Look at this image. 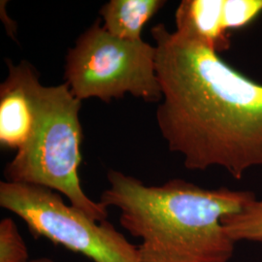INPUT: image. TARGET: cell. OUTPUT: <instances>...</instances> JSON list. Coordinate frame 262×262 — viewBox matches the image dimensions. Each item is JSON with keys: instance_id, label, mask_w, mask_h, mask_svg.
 Instances as JSON below:
<instances>
[{"instance_id": "obj_12", "label": "cell", "mask_w": 262, "mask_h": 262, "mask_svg": "<svg viewBox=\"0 0 262 262\" xmlns=\"http://www.w3.org/2000/svg\"><path fill=\"white\" fill-rule=\"evenodd\" d=\"M28 262H56L51 258L48 257H40V258H35V259H29Z\"/></svg>"}, {"instance_id": "obj_2", "label": "cell", "mask_w": 262, "mask_h": 262, "mask_svg": "<svg viewBox=\"0 0 262 262\" xmlns=\"http://www.w3.org/2000/svg\"><path fill=\"white\" fill-rule=\"evenodd\" d=\"M100 201L120 211V224L133 237L142 262H227L234 242L223 220L253 198L250 190L208 189L181 179L146 186L121 171L107 174Z\"/></svg>"}, {"instance_id": "obj_4", "label": "cell", "mask_w": 262, "mask_h": 262, "mask_svg": "<svg viewBox=\"0 0 262 262\" xmlns=\"http://www.w3.org/2000/svg\"><path fill=\"white\" fill-rule=\"evenodd\" d=\"M64 80L70 92L81 101L98 98L110 102L126 94L147 102L162 99L156 45L144 40L116 37L100 26V19L69 49Z\"/></svg>"}, {"instance_id": "obj_8", "label": "cell", "mask_w": 262, "mask_h": 262, "mask_svg": "<svg viewBox=\"0 0 262 262\" xmlns=\"http://www.w3.org/2000/svg\"><path fill=\"white\" fill-rule=\"evenodd\" d=\"M164 0H111L102 6L103 28L114 36L128 41H141L142 30L159 10Z\"/></svg>"}, {"instance_id": "obj_3", "label": "cell", "mask_w": 262, "mask_h": 262, "mask_svg": "<svg viewBox=\"0 0 262 262\" xmlns=\"http://www.w3.org/2000/svg\"><path fill=\"white\" fill-rule=\"evenodd\" d=\"M82 101L68 85L45 86L40 94L37 127L28 145L4 169L7 182L36 185L62 193L72 206L97 222L107 221L108 208L84 193L78 168L82 162Z\"/></svg>"}, {"instance_id": "obj_6", "label": "cell", "mask_w": 262, "mask_h": 262, "mask_svg": "<svg viewBox=\"0 0 262 262\" xmlns=\"http://www.w3.org/2000/svg\"><path fill=\"white\" fill-rule=\"evenodd\" d=\"M8 69L0 85V145L18 151L36 130L43 84L37 70L28 61L9 62Z\"/></svg>"}, {"instance_id": "obj_7", "label": "cell", "mask_w": 262, "mask_h": 262, "mask_svg": "<svg viewBox=\"0 0 262 262\" xmlns=\"http://www.w3.org/2000/svg\"><path fill=\"white\" fill-rule=\"evenodd\" d=\"M225 0H183L175 13V32L215 53L229 50L230 32L224 23Z\"/></svg>"}, {"instance_id": "obj_5", "label": "cell", "mask_w": 262, "mask_h": 262, "mask_svg": "<svg viewBox=\"0 0 262 262\" xmlns=\"http://www.w3.org/2000/svg\"><path fill=\"white\" fill-rule=\"evenodd\" d=\"M0 206L19 216L35 238L43 237L94 262H142L137 246L112 224L97 222L66 204L48 187L1 182Z\"/></svg>"}, {"instance_id": "obj_11", "label": "cell", "mask_w": 262, "mask_h": 262, "mask_svg": "<svg viewBox=\"0 0 262 262\" xmlns=\"http://www.w3.org/2000/svg\"><path fill=\"white\" fill-rule=\"evenodd\" d=\"M262 14V0H225L224 23L228 32L242 28Z\"/></svg>"}, {"instance_id": "obj_1", "label": "cell", "mask_w": 262, "mask_h": 262, "mask_svg": "<svg viewBox=\"0 0 262 262\" xmlns=\"http://www.w3.org/2000/svg\"><path fill=\"white\" fill-rule=\"evenodd\" d=\"M150 33L162 92L157 122L169 150L188 170L217 166L236 180L262 166V84L163 24Z\"/></svg>"}, {"instance_id": "obj_9", "label": "cell", "mask_w": 262, "mask_h": 262, "mask_svg": "<svg viewBox=\"0 0 262 262\" xmlns=\"http://www.w3.org/2000/svg\"><path fill=\"white\" fill-rule=\"evenodd\" d=\"M225 232L234 241L262 243V198H253L237 213L223 220Z\"/></svg>"}, {"instance_id": "obj_10", "label": "cell", "mask_w": 262, "mask_h": 262, "mask_svg": "<svg viewBox=\"0 0 262 262\" xmlns=\"http://www.w3.org/2000/svg\"><path fill=\"white\" fill-rule=\"evenodd\" d=\"M28 246L11 217L0 222V262H28Z\"/></svg>"}]
</instances>
